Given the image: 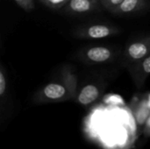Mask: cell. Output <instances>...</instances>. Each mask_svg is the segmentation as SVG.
<instances>
[{
  "label": "cell",
  "instance_id": "1",
  "mask_svg": "<svg viewBox=\"0 0 150 149\" xmlns=\"http://www.w3.org/2000/svg\"><path fill=\"white\" fill-rule=\"evenodd\" d=\"M77 79L71 75H62L60 81H52L42 86L33 97L36 104L59 103L76 99Z\"/></svg>",
  "mask_w": 150,
  "mask_h": 149
},
{
  "label": "cell",
  "instance_id": "2",
  "mask_svg": "<svg viewBox=\"0 0 150 149\" xmlns=\"http://www.w3.org/2000/svg\"><path fill=\"white\" fill-rule=\"evenodd\" d=\"M120 32V28L104 23L90 24L77 27L74 31V35L77 39L83 40H99L112 37Z\"/></svg>",
  "mask_w": 150,
  "mask_h": 149
},
{
  "label": "cell",
  "instance_id": "3",
  "mask_svg": "<svg viewBox=\"0 0 150 149\" xmlns=\"http://www.w3.org/2000/svg\"><path fill=\"white\" fill-rule=\"evenodd\" d=\"M150 54V35L135 40L128 43L122 54L124 65L127 68L132 66Z\"/></svg>",
  "mask_w": 150,
  "mask_h": 149
},
{
  "label": "cell",
  "instance_id": "4",
  "mask_svg": "<svg viewBox=\"0 0 150 149\" xmlns=\"http://www.w3.org/2000/svg\"><path fill=\"white\" fill-rule=\"evenodd\" d=\"M116 57L115 51L106 46H90L78 53V58L89 65H100L112 61Z\"/></svg>",
  "mask_w": 150,
  "mask_h": 149
},
{
  "label": "cell",
  "instance_id": "5",
  "mask_svg": "<svg viewBox=\"0 0 150 149\" xmlns=\"http://www.w3.org/2000/svg\"><path fill=\"white\" fill-rule=\"evenodd\" d=\"M100 0H69L62 9V12L68 15H85L99 10Z\"/></svg>",
  "mask_w": 150,
  "mask_h": 149
},
{
  "label": "cell",
  "instance_id": "6",
  "mask_svg": "<svg viewBox=\"0 0 150 149\" xmlns=\"http://www.w3.org/2000/svg\"><path fill=\"white\" fill-rule=\"evenodd\" d=\"M137 89H142L150 76V54L142 61L127 68Z\"/></svg>",
  "mask_w": 150,
  "mask_h": 149
},
{
  "label": "cell",
  "instance_id": "7",
  "mask_svg": "<svg viewBox=\"0 0 150 149\" xmlns=\"http://www.w3.org/2000/svg\"><path fill=\"white\" fill-rule=\"evenodd\" d=\"M101 94L99 86L95 83H89L84 85L78 92L76 100L78 104L83 106H87L97 101Z\"/></svg>",
  "mask_w": 150,
  "mask_h": 149
},
{
  "label": "cell",
  "instance_id": "8",
  "mask_svg": "<svg viewBox=\"0 0 150 149\" xmlns=\"http://www.w3.org/2000/svg\"><path fill=\"white\" fill-rule=\"evenodd\" d=\"M146 6L145 0H123L111 13L115 16H126L136 13Z\"/></svg>",
  "mask_w": 150,
  "mask_h": 149
},
{
  "label": "cell",
  "instance_id": "9",
  "mask_svg": "<svg viewBox=\"0 0 150 149\" xmlns=\"http://www.w3.org/2000/svg\"><path fill=\"white\" fill-rule=\"evenodd\" d=\"M150 114V105L148 99H143L140 102L134 112V119L139 126L145 125Z\"/></svg>",
  "mask_w": 150,
  "mask_h": 149
},
{
  "label": "cell",
  "instance_id": "10",
  "mask_svg": "<svg viewBox=\"0 0 150 149\" xmlns=\"http://www.w3.org/2000/svg\"><path fill=\"white\" fill-rule=\"evenodd\" d=\"M40 3H42L47 7L52 9V10H62L69 0H39Z\"/></svg>",
  "mask_w": 150,
  "mask_h": 149
},
{
  "label": "cell",
  "instance_id": "11",
  "mask_svg": "<svg viewBox=\"0 0 150 149\" xmlns=\"http://www.w3.org/2000/svg\"><path fill=\"white\" fill-rule=\"evenodd\" d=\"M123 0H100L101 5L110 12H112L113 10H115Z\"/></svg>",
  "mask_w": 150,
  "mask_h": 149
},
{
  "label": "cell",
  "instance_id": "12",
  "mask_svg": "<svg viewBox=\"0 0 150 149\" xmlns=\"http://www.w3.org/2000/svg\"><path fill=\"white\" fill-rule=\"evenodd\" d=\"M14 2L21 9H23L24 11H25L27 12L32 11L35 7L34 0H14Z\"/></svg>",
  "mask_w": 150,
  "mask_h": 149
},
{
  "label": "cell",
  "instance_id": "13",
  "mask_svg": "<svg viewBox=\"0 0 150 149\" xmlns=\"http://www.w3.org/2000/svg\"><path fill=\"white\" fill-rule=\"evenodd\" d=\"M144 133L146 135L150 136V114L147 121H146V123H145V125H144Z\"/></svg>",
  "mask_w": 150,
  "mask_h": 149
},
{
  "label": "cell",
  "instance_id": "14",
  "mask_svg": "<svg viewBox=\"0 0 150 149\" xmlns=\"http://www.w3.org/2000/svg\"><path fill=\"white\" fill-rule=\"evenodd\" d=\"M107 102L108 103H110V104H117V105H119V104H122L123 103V101H122V99L120 97H110L108 100H107Z\"/></svg>",
  "mask_w": 150,
  "mask_h": 149
},
{
  "label": "cell",
  "instance_id": "15",
  "mask_svg": "<svg viewBox=\"0 0 150 149\" xmlns=\"http://www.w3.org/2000/svg\"><path fill=\"white\" fill-rule=\"evenodd\" d=\"M147 99H148V101H149V103L150 105V93L148 95V97H147Z\"/></svg>",
  "mask_w": 150,
  "mask_h": 149
}]
</instances>
